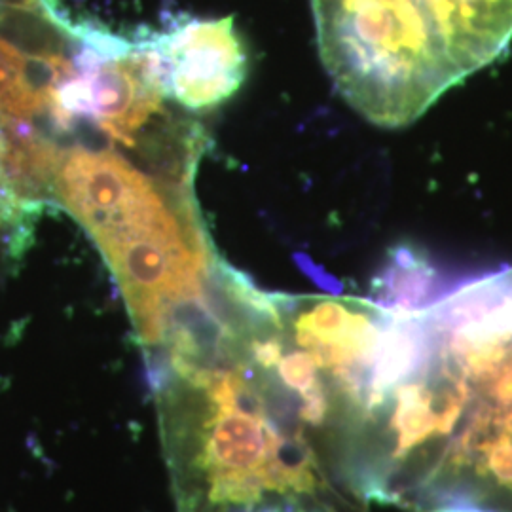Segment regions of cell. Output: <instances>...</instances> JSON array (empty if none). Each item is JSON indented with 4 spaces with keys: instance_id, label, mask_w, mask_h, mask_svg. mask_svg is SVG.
Here are the masks:
<instances>
[{
    "instance_id": "7a4b0ae2",
    "label": "cell",
    "mask_w": 512,
    "mask_h": 512,
    "mask_svg": "<svg viewBox=\"0 0 512 512\" xmlns=\"http://www.w3.org/2000/svg\"><path fill=\"white\" fill-rule=\"evenodd\" d=\"M177 512H370L348 429L281 363L274 311L152 382Z\"/></svg>"
},
{
    "instance_id": "5b68a950",
    "label": "cell",
    "mask_w": 512,
    "mask_h": 512,
    "mask_svg": "<svg viewBox=\"0 0 512 512\" xmlns=\"http://www.w3.org/2000/svg\"><path fill=\"white\" fill-rule=\"evenodd\" d=\"M59 137L44 122L0 114V241L12 262L29 249L37 222L54 207Z\"/></svg>"
},
{
    "instance_id": "3957f363",
    "label": "cell",
    "mask_w": 512,
    "mask_h": 512,
    "mask_svg": "<svg viewBox=\"0 0 512 512\" xmlns=\"http://www.w3.org/2000/svg\"><path fill=\"white\" fill-rule=\"evenodd\" d=\"M336 90L368 122L403 128L512 40V0H311Z\"/></svg>"
},
{
    "instance_id": "8992f818",
    "label": "cell",
    "mask_w": 512,
    "mask_h": 512,
    "mask_svg": "<svg viewBox=\"0 0 512 512\" xmlns=\"http://www.w3.org/2000/svg\"><path fill=\"white\" fill-rule=\"evenodd\" d=\"M69 67L71 61L65 65L44 63L0 37V114L37 120L52 128L54 84Z\"/></svg>"
},
{
    "instance_id": "6da1fadb",
    "label": "cell",
    "mask_w": 512,
    "mask_h": 512,
    "mask_svg": "<svg viewBox=\"0 0 512 512\" xmlns=\"http://www.w3.org/2000/svg\"><path fill=\"white\" fill-rule=\"evenodd\" d=\"M385 304L370 501L512 512V266L433 300Z\"/></svg>"
},
{
    "instance_id": "277c9868",
    "label": "cell",
    "mask_w": 512,
    "mask_h": 512,
    "mask_svg": "<svg viewBox=\"0 0 512 512\" xmlns=\"http://www.w3.org/2000/svg\"><path fill=\"white\" fill-rule=\"evenodd\" d=\"M143 42L165 99L184 109L219 107L249 73V55L232 18L177 21Z\"/></svg>"
}]
</instances>
